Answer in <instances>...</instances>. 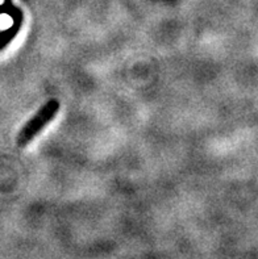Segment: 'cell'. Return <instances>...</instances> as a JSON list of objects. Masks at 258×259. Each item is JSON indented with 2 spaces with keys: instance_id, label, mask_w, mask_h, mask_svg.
Returning a JSON list of instances; mask_svg holds the SVG:
<instances>
[{
  "instance_id": "obj_1",
  "label": "cell",
  "mask_w": 258,
  "mask_h": 259,
  "mask_svg": "<svg viewBox=\"0 0 258 259\" xmlns=\"http://www.w3.org/2000/svg\"><path fill=\"white\" fill-rule=\"evenodd\" d=\"M59 111V104L57 100H50L46 103L43 108L37 112L34 117H32L29 121L26 122L25 126L21 129V132L17 136V144L19 146H25L29 144L33 138L39 135L40 132L45 128V125L52 121L57 112Z\"/></svg>"
}]
</instances>
